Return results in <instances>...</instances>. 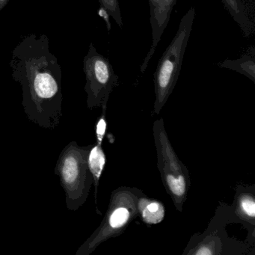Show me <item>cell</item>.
Masks as SVG:
<instances>
[{"label":"cell","mask_w":255,"mask_h":255,"mask_svg":"<svg viewBox=\"0 0 255 255\" xmlns=\"http://www.w3.org/2000/svg\"><path fill=\"white\" fill-rule=\"evenodd\" d=\"M92 144L81 147L75 141L67 144L59 154L54 172L65 193L68 210L76 211L87 201L94 180L88 165Z\"/></svg>","instance_id":"cell-2"},{"label":"cell","mask_w":255,"mask_h":255,"mask_svg":"<svg viewBox=\"0 0 255 255\" xmlns=\"http://www.w3.org/2000/svg\"><path fill=\"white\" fill-rule=\"evenodd\" d=\"M107 108L102 109V113L98 119V122L95 126V134H96V142L103 144L104 137L106 135L107 129Z\"/></svg>","instance_id":"cell-15"},{"label":"cell","mask_w":255,"mask_h":255,"mask_svg":"<svg viewBox=\"0 0 255 255\" xmlns=\"http://www.w3.org/2000/svg\"><path fill=\"white\" fill-rule=\"evenodd\" d=\"M138 216L148 226L158 225L165 219V208L159 200L149 198L143 192L137 201Z\"/></svg>","instance_id":"cell-10"},{"label":"cell","mask_w":255,"mask_h":255,"mask_svg":"<svg viewBox=\"0 0 255 255\" xmlns=\"http://www.w3.org/2000/svg\"><path fill=\"white\" fill-rule=\"evenodd\" d=\"M83 71L86 75L85 92L87 94L88 108H107L110 94L119 85V77L110 60L100 54L92 43L83 59Z\"/></svg>","instance_id":"cell-7"},{"label":"cell","mask_w":255,"mask_h":255,"mask_svg":"<svg viewBox=\"0 0 255 255\" xmlns=\"http://www.w3.org/2000/svg\"><path fill=\"white\" fill-rule=\"evenodd\" d=\"M11 77L21 86L25 114L43 129L53 130L62 114L61 65L51 53L45 34H29L22 38L11 54Z\"/></svg>","instance_id":"cell-1"},{"label":"cell","mask_w":255,"mask_h":255,"mask_svg":"<svg viewBox=\"0 0 255 255\" xmlns=\"http://www.w3.org/2000/svg\"><path fill=\"white\" fill-rule=\"evenodd\" d=\"M177 0H148L150 22L152 29V44L141 65V72L144 73L150 59L155 54L162 34L169 23L170 17Z\"/></svg>","instance_id":"cell-8"},{"label":"cell","mask_w":255,"mask_h":255,"mask_svg":"<svg viewBox=\"0 0 255 255\" xmlns=\"http://www.w3.org/2000/svg\"><path fill=\"white\" fill-rule=\"evenodd\" d=\"M233 215L237 223L242 224L248 231V238L255 239V185L238 184L236 187Z\"/></svg>","instance_id":"cell-9"},{"label":"cell","mask_w":255,"mask_h":255,"mask_svg":"<svg viewBox=\"0 0 255 255\" xmlns=\"http://www.w3.org/2000/svg\"><path fill=\"white\" fill-rule=\"evenodd\" d=\"M9 1L10 0H0V11L6 6Z\"/></svg>","instance_id":"cell-17"},{"label":"cell","mask_w":255,"mask_h":255,"mask_svg":"<svg viewBox=\"0 0 255 255\" xmlns=\"http://www.w3.org/2000/svg\"><path fill=\"white\" fill-rule=\"evenodd\" d=\"M249 1H250L251 2H252V3H253L254 1H255V0H249Z\"/></svg>","instance_id":"cell-18"},{"label":"cell","mask_w":255,"mask_h":255,"mask_svg":"<svg viewBox=\"0 0 255 255\" xmlns=\"http://www.w3.org/2000/svg\"><path fill=\"white\" fill-rule=\"evenodd\" d=\"M218 65L219 68H226L240 73L255 83V59L254 49H252V52L249 51V53L243 55L240 59L236 60L226 59Z\"/></svg>","instance_id":"cell-13"},{"label":"cell","mask_w":255,"mask_h":255,"mask_svg":"<svg viewBox=\"0 0 255 255\" xmlns=\"http://www.w3.org/2000/svg\"><path fill=\"white\" fill-rule=\"evenodd\" d=\"M195 8H189L183 15L171 44L165 49L158 62L153 76L155 101L153 113L159 115L174 90L183 62L195 18Z\"/></svg>","instance_id":"cell-3"},{"label":"cell","mask_w":255,"mask_h":255,"mask_svg":"<svg viewBox=\"0 0 255 255\" xmlns=\"http://www.w3.org/2000/svg\"><path fill=\"white\" fill-rule=\"evenodd\" d=\"M101 6L104 7L109 14L113 17V20L117 23L118 26L122 29L124 26L122 20V12H121L119 0H98Z\"/></svg>","instance_id":"cell-14"},{"label":"cell","mask_w":255,"mask_h":255,"mask_svg":"<svg viewBox=\"0 0 255 255\" xmlns=\"http://www.w3.org/2000/svg\"><path fill=\"white\" fill-rule=\"evenodd\" d=\"M225 9L241 29L246 38H250L255 30L253 21L251 19L243 0H221Z\"/></svg>","instance_id":"cell-11"},{"label":"cell","mask_w":255,"mask_h":255,"mask_svg":"<svg viewBox=\"0 0 255 255\" xmlns=\"http://www.w3.org/2000/svg\"><path fill=\"white\" fill-rule=\"evenodd\" d=\"M102 144L98 142L92 144L90 151H89V157H88V165H89V170L93 177V184L95 186V201L96 205L97 202H98L97 198H98L100 180H101V175H102L103 171H104L106 163H107V156L103 149ZM97 209H98V205H97ZM98 213L101 214L98 209Z\"/></svg>","instance_id":"cell-12"},{"label":"cell","mask_w":255,"mask_h":255,"mask_svg":"<svg viewBox=\"0 0 255 255\" xmlns=\"http://www.w3.org/2000/svg\"><path fill=\"white\" fill-rule=\"evenodd\" d=\"M142 193L141 189L129 186H120L113 190L104 219L79 247L76 255H91L104 242L122 235L138 216L137 201Z\"/></svg>","instance_id":"cell-4"},{"label":"cell","mask_w":255,"mask_h":255,"mask_svg":"<svg viewBox=\"0 0 255 255\" xmlns=\"http://www.w3.org/2000/svg\"><path fill=\"white\" fill-rule=\"evenodd\" d=\"M98 14L100 17L104 19L106 25H107V31L110 32L112 29V25L110 19V15L109 14L108 11H107L104 7L101 6L100 7L99 10H98Z\"/></svg>","instance_id":"cell-16"},{"label":"cell","mask_w":255,"mask_h":255,"mask_svg":"<svg viewBox=\"0 0 255 255\" xmlns=\"http://www.w3.org/2000/svg\"><path fill=\"white\" fill-rule=\"evenodd\" d=\"M236 222L231 206L220 202L208 227L202 234H195L183 251V255H254L252 245L246 244L228 235L227 224Z\"/></svg>","instance_id":"cell-5"},{"label":"cell","mask_w":255,"mask_h":255,"mask_svg":"<svg viewBox=\"0 0 255 255\" xmlns=\"http://www.w3.org/2000/svg\"><path fill=\"white\" fill-rule=\"evenodd\" d=\"M153 135L162 184L171 197L176 210L182 213L191 187L190 173L173 148L163 119L155 121Z\"/></svg>","instance_id":"cell-6"}]
</instances>
